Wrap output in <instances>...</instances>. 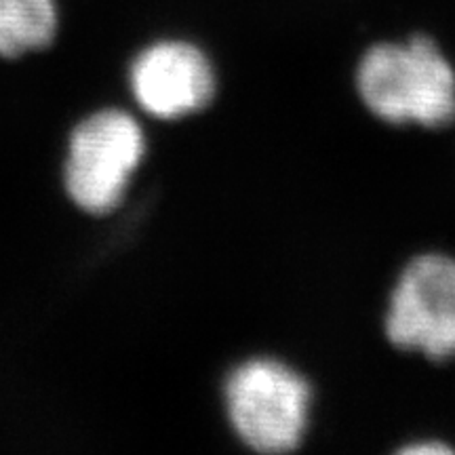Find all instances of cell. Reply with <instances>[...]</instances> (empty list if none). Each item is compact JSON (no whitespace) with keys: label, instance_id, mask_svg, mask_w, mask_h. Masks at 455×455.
<instances>
[{"label":"cell","instance_id":"5","mask_svg":"<svg viewBox=\"0 0 455 455\" xmlns=\"http://www.w3.org/2000/svg\"><path fill=\"white\" fill-rule=\"evenodd\" d=\"M135 100L148 114L180 118L203 110L215 93L212 61L196 44L161 41L141 51L131 68Z\"/></svg>","mask_w":455,"mask_h":455},{"label":"cell","instance_id":"6","mask_svg":"<svg viewBox=\"0 0 455 455\" xmlns=\"http://www.w3.org/2000/svg\"><path fill=\"white\" fill-rule=\"evenodd\" d=\"M57 28L55 0H0V55L47 47Z\"/></svg>","mask_w":455,"mask_h":455},{"label":"cell","instance_id":"7","mask_svg":"<svg viewBox=\"0 0 455 455\" xmlns=\"http://www.w3.org/2000/svg\"><path fill=\"white\" fill-rule=\"evenodd\" d=\"M403 453H415V455H424V453H432V455H443L449 453L451 449L447 445H443L439 441H428V443H413V445H407L401 449Z\"/></svg>","mask_w":455,"mask_h":455},{"label":"cell","instance_id":"1","mask_svg":"<svg viewBox=\"0 0 455 455\" xmlns=\"http://www.w3.org/2000/svg\"><path fill=\"white\" fill-rule=\"evenodd\" d=\"M356 84L369 110L388 123L443 127L455 118V72L426 34L367 49Z\"/></svg>","mask_w":455,"mask_h":455},{"label":"cell","instance_id":"3","mask_svg":"<svg viewBox=\"0 0 455 455\" xmlns=\"http://www.w3.org/2000/svg\"><path fill=\"white\" fill-rule=\"evenodd\" d=\"M146 144L133 116L98 112L74 131L66 164L72 201L91 213H106L121 203Z\"/></svg>","mask_w":455,"mask_h":455},{"label":"cell","instance_id":"2","mask_svg":"<svg viewBox=\"0 0 455 455\" xmlns=\"http://www.w3.org/2000/svg\"><path fill=\"white\" fill-rule=\"evenodd\" d=\"M310 388L275 358H251L226 382L228 418L236 435L264 453L291 451L304 439Z\"/></svg>","mask_w":455,"mask_h":455},{"label":"cell","instance_id":"4","mask_svg":"<svg viewBox=\"0 0 455 455\" xmlns=\"http://www.w3.org/2000/svg\"><path fill=\"white\" fill-rule=\"evenodd\" d=\"M386 331L395 346L430 361L455 356V259L441 253L415 258L392 291Z\"/></svg>","mask_w":455,"mask_h":455}]
</instances>
